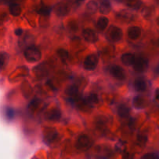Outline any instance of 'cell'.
I'll return each instance as SVG.
<instances>
[{
  "label": "cell",
  "instance_id": "6da1fadb",
  "mask_svg": "<svg viewBox=\"0 0 159 159\" xmlns=\"http://www.w3.org/2000/svg\"><path fill=\"white\" fill-rule=\"evenodd\" d=\"M24 57L29 62H36L40 60L42 55L38 48L35 46H30L24 51Z\"/></svg>",
  "mask_w": 159,
  "mask_h": 159
},
{
  "label": "cell",
  "instance_id": "7a4b0ae2",
  "mask_svg": "<svg viewBox=\"0 0 159 159\" xmlns=\"http://www.w3.org/2000/svg\"><path fill=\"white\" fill-rule=\"evenodd\" d=\"M98 65V57L94 54H90L85 57L84 61V68L89 71L94 70Z\"/></svg>",
  "mask_w": 159,
  "mask_h": 159
},
{
  "label": "cell",
  "instance_id": "3957f363",
  "mask_svg": "<svg viewBox=\"0 0 159 159\" xmlns=\"http://www.w3.org/2000/svg\"><path fill=\"white\" fill-rule=\"evenodd\" d=\"M76 148L79 151H86L91 147V140L87 135H82L79 137L75 144Z\"/></svg>",
  "mask_w": 159,
  "mask_h": 159
},
{
  "label": "cell",
  "instance_id": "277c9868",
  "mask_svg": "<svg viewBox=\"0 0 159 159\" xmlns=\"http://www.w3.org/2000/svg\"><path fill=\"white\" fill-rule=\"evenodd\" d=\"M110 73L115 79L118 80H124L126 79L125 71L122 67L117 65H113L110 67Z\"/></svg>",
  "mask_w": 159,
  "mask_h": 159
},
{
  "label": "cell",
  "instance_id": "5b68a950",
  "mask_svg": "<svg viewBox=\"0 0 159 159\" xmlns=\"http://www.w3.org/2000/svg\"><path fill=\"white\" fill-rule=\"evenodd\" d=\"M148 61L147 59L143 57L138 58L134 64V70L138 73H144L148 70Z\"/></svg>",
  "mask_w": 159,
  "mask_h": 159
},
{
  "label": "cell",
  "instance_id": "8992f818",
  "mask_svg": "<svg viewBox=\"0 0 159 159\" xmlns=\"http://www.w3.org/2000/svg\"><path fill=\"white\" fill-rule=\"evenodd\" d=\"M109 37L113 42H118L123 38V31L118 26H112L109 31Z\"/></svg>",
  "mask_w": 159,
  "mask_h": 159
},
{
  "label": "cell",
  "instance_id": "52a82bcc",
  "mask_svg": "<svg viewBox=\"0 0 159 159\" xmlns=\"http://www.w3.org/2000/svg\"><path fill=\"white\" fill-rule=\"evenodd\" d=\"M82 34L84 39L86 41L89 42V43H96L99 40L98 34L93 30L90 29V28H85V29H84L82 31Z\"/></svg>",
  "mask_w": 159,
  "mask_h": 159
},
{
  "label": "cell",
  "instance_id": "ba28073f",
  "mask_svg": "<svg viewBox=\"0 0 159 159\" xmlns=\"http://www.w3.org/2000/svg\"><path fill=\"white\" fill-rule=\"evenodd\" d=\"M70 8L66 3L59 2L54 6V12L58 17H65L69 13Z\"/></svg>",
  "mask_w": 159,
  "mask_h": 159
},
{
  "label": "cell",
  "instance_id": "9c48e42d",
  "mask_svg": "<svg viewBox=\"0 0 159 159\" xmlns=\"http://www.w3.org/2000/svg\"><path fill=\"white\" fill-rule=\"evenodd\" d=\"M127 34L128 37L132 40H137L139 38L141 35V27L137 26H133L129 27L127 31Z\"/></svg>",
  "mask_w": 159,
  "mask_h": 159
},
{
  "label": "cell",
  "instance_id": "30bf717a",
  "mask_svg": "<svg viewBox=\"0 0 159 159\" xmlns=\"http://www.w3.org/2000/svg\"><path fill=\"white\" fill-rule=\"evenodd\" d=\"M61 116V113L60 110L57 108L51 109L45 115V118L50 121H57L60 119Z\"/></svg>",
  "mask_w": 159,
  "mask_h": 159
},
{
  "label": "cell",
  "instance_id": "8fae6325",
  "mask_svg": "<svg viewBox=\"0 0 159 159\" xmlns=\"http://www.w3.org/2000/svg\"><path fill=\"white\" fill-rule=\"evenodd\" d=\"M135 60H136L135 56L132 53H124L121 56V62L124 65H127V66L134 65Z\"/></svg>",
  "mask_w": 159,
  "mask_h": 159
},
{
  "label": "cell",
  "instance_id": "7c38bea8",
  "mask_svg": "<svg viewBox=\"0 0 159 159\" xmlns=\"http://www.w3.org/2000/svg\"><path fill=\"white\" fill-rule=\"evenodd\" d=\"M100 2L99 12L102 14H109L111 11L112 7L109 0H99Z\"/></svg>",
  "mask_w": 159,
  "mask_h": 159
},
{
  "label": "cell",
  "instance_id": "4fadbf2b",
  "mask_svg": "<svg viewBox=\"0 0 159 159\" xmlns=\"http://www.w3.org/2000/svg\"><path fill=\"white\" fill-rule=\"evenodd\" d=\"M134 88L137 91L143 92L147 88V84L143 78H138L134 81Z\"/></svg>",
  "mask_w": 159,
  "mask_h": 159
},
{
  "label": "cell",
  "instance_id": "5bb4252c",
  "mask_svg": "<svg viewBox=\"0 0 159 159\" xmlns=\"http://www.w3.org/2000/svg\"><path fill=\"white\" fill-rule=\"evenodd\" d=\"M109 24V19L106 17H101L98 19L97 23H96V26L99 31H102L107 27Z\"/></svg>",
  "mask_w": 159,
  "mask_h": 159
},
{
  "label": "cell",
  "instance_id": "9a60e30c",
  "mask_svg": "<svg viewBox=\"0 0 159 159\" xmlns=\"http://www.w3.org/2000/svg\"><path fill=\"white\" fill-rule=\"evenodd\" d=\"M130 110L127 106L124 105V104H121L118 107L117 114L121 118H127L130 115Z\"/></svg>",
  "mask_w": 159,
  "mask_h": 159
},
{
  "label": "cell",
  "instance_id": "2e32d148",
  "mask_svg": "<svg viewBox=\"0 0 159 159\" xmlns=\"http://www.w3.org/2000/svg\"><path fill=\"white\" fill-rule=\"evenodd\" d=\"M9 9L10 14L13 16V17H18V16L21 14L22 9L20 5L17 4V3H11L9 5Z\"/></svg>",
  "mask_w": 159,
  "mask_h": 159
},
{
  "label": "cell",
  "instance_id": "e0dca14e",
  "mask_svg": "<svg viewBox=\"0 0 159 159\" xmlns=\"http://www.w3.org/2000/svg\"><path fill=\"white\" fill-rule=\"evenodd\" d=\"M99 6H98V3L96 1H91L89 2L86 5V11L89 13H93V12H96V10L98 9Z\"/></svg>",
  "mask_w": 159,
  "mask_h": 159
},
{
  "label": "cell",
  "instance_id": "ac0fdd59",
  "mask_svg": "<svg viewBox=\"0 0 159 159\" xmlns=\"http://www.w3.org/2000/svg\"><path fill=\"white\" fill-rule=\"evenodd\" d=\"M133 104L135 108H143L145 107V103H144V98L141 96H137L134 98L133 101Z\"/></svg>",
  "mask_w": 159,
  "mask_h": 159
},
{
  "label": "cell",
  "instance_id": "d6986e66",
  "mask_svg": "<svg viewBox=\"0 0 159 159\" xmlns=\"http://www.w3.org/2000/svg\"><path fill=\"white\" fill-rule=\"evenodd\" d=\"M79 92V87L76 85H71L68 86L65 90V94L68 96H75Z\"/></svg>",
  "mask_w": 159,
  "mask_h": 159
},
{
  "label": "cell",
  "instance_id": "ffe728a7",
  "mask_svg": "<svg viewBox=\"0 0 159 159\" xmlns=\"http://www.w3.org/2000/svg\"><path fill=\"white\" fill-rule=\"evenodd\" d=\"M127 5L129 7L138 9L141 6V0H127Z\"/></svg>",
  "mask_w": 159,
  "mask_h": 159
},
{
  "label": "cell",
  "instance_id": "44dd1931",
  "mask_svg": "<svg viewBox=\"0 0 159 159\" xmlns=\"http://www.w3.org/2000/svg\"><path fill=\"white\" fill-rule=\"evenodd\" d=\"M57 54L58 55V56L61 58V59L62 61H64V62L68 59V55H69L68 51L65 49H63V48H59V49H57Z\"/></svg>",
  "mask_w": 159,
  "mask_h": 159
},
{
  "label": "cell",
  "instance_id": "7402d4cb",
  "mask_svg": "<svg viewBox=\"0 0 159 159\" xmlns=\"http://www.w3.org/2000/svg\"><path fill=\"white\" fill-rule=\"evenodd\" d=\"M86 101L90 104H96L99 102V98L96 94H91L86 98Z\"/></svg>",
  "mask_w": 159,
  "mask_h": 159
},
{
  "label": "cell",
  "instance_id": "603a6c76",
  "mask_svg": "<svg viewBox=\"0 0 159 159\" xmlns=\"http://www.w3.org/2000/svg\"><path fill=\"white\" fill-rule=\"evenodd\" d=\"M38 13L40 14L42 16H49L51 14V7H48V6H43V7H41L38 11Z\"/></svg>",
  "mask_w": 159,
  "mask_h": 159
},
{
  "label": "cell",
  "instance_id": "cb8c5ba5",
  "mask_svg": "<svg viewBox=\"0 0 159 159\" xmlns=\"http://www.w3.org/2000/svg\"><path fill=\"white\" fill-rule=\"evenodd\" d=\"M141 159H159V156L155 153H147L141 157Z\"/></svg>",
  "mask_w": 159,
  "mask_h": 159
},
{
  "label": "cell",
  "instance_id": "d4e9b609",
  "mask_svg": "<svg viewBox=\"0 0 159 159\" xmlns=\"http://www.w3.org/2000/svg\"><path fill=\"white\" fill-rule=\"evenodd\" d=\"M6 116L8 119H12L14 117V111L12 108L7 107L6 108Z\"/></svg>",
  "mask_w": 159,
  "mask_h": 159
},
{
  "label": "cell",
  "instance_id": "484cf974",
  "mask_svg": "<svg viewBox=\"0 0 159 159\" xmlns=\"http://www.w3.org/2000/svg\"><path fill=\"white\" fill-rule=\"evenodd\" d=\"M56 137H57V132H53L51 133L48 134V136H47L46 140H48V141H52V140H54L56 138Z\"/></svg>",
  "mask_w": 159,
  "mask_h": 159
},
{
  "label": "cell",
  "instance_id": "4316f807",
  "mask_svg": "<svg viewBox=\"0 0 159 159\" xmlns=\"http://www.w3.org/2000/svg\"><path fill=\"white\" fill-rule=\"evenodd\" d=\"M6 57H7V54L4 52H2L1 53V67L2 68L4 66V62L6 61Z\"/></svg>",
  "mask_w": 159,
  "mask_h": 159
},
{
  "label": "cell",
  "instance_id": "83f0119b",
  "mask_svg": "<svg viewBox=\"0 0 159 159\" xmlns=\"http://www.w3.org/2000/svg\"><path fill=\"white\" fill-rule=\"evenodd\" d=\"M15 34L16 36H20L22 34H23V30L20 29V28H18V29L15 30Z\"/></svg>",
  "mask_w": 159,
  "mask_h": 159
},
{
  "label": "cell",
  "instance_id": "f1b7e54d",
  "mask_svg": "<svg viewBox=\"0 0 159 159\" xmlns=\"http://www.w3.org/2000/svg\"><path fill=\"white\" fill-rule=\"evenodd\" d=\"M155 75H157V76H158V75H159V64L158 65H157L156 67H155Z\"/></svg>",
  "mask_w": 159,
  "mask_h": 159
},
{
  "label": "cell",
  "instance_id": "f546056e",
  "mask_svg": "<svg viewBox=\"0 0 159 159\" xmlns=\"http://www.w3.org/2000/svg\"><path fill=\"white\" fill-rule=\"evenodd\" d=\"M155 98H156V100L159 101V89H157L156 95H155Z\"/></svg>",
  "mask_w": 159,
  "mask_h": 159
},
{
  "label": "cell",
  "instance_id": "4dcf8cb0",
  "mask_svg": "<svg viewBox=\"0 0 159 159\" xmlns=\"http://www.w3.org/2000/svg\"><path fill=\"white\" fill-rule=\"evenodd\" d=\"M2 2H9L10 1H12V0H2Z\"/></svg>",
  "mask_w": 159,
  "mask_h": 159
}]
</instances>
